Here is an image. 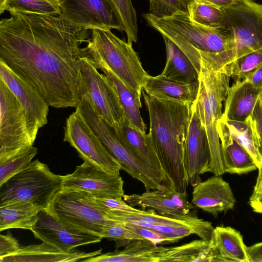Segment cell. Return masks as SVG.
<instances>
[{
    "instance_id": "1",
    "label": "cell",
    "mask_w": 262,
    "mask_h": 262,
    "mask_svg": "<svg viewBox=\"0 0 262 262\" xmlns=\"http://www.w3.org/2000/svg\"><path fill=\"white\" fill-rule=\"evenodd\" d=\"M9 13L0 21V60L50 106L76 107L80 46L89 38L88 30L61 15Z\"/></svg>"
},
{
    "instance_id": "2",
    "label": "cell",
    "mask_w": 262,
    "mask_h": 262,
    "mask_svg": "<svg viewBox=\"0 0 262 262\" xmlns=\"http://www.w3.org/2000/svg\"><path fill=\"white\" fill-rule=\"evenodd\" d=\"M142 93L149 116L148 134L162 168L176 191L187 192L189 182L184 163V144L192 103L156 98L143 91Z\"/></svg>"
},
{
    "instance_id": "3",
    "label": "cell",
    "mask_w": 262,
    "mask_h": 262,
    "mask_svg": "<svg viewBox=\"0 0 262 262\" xmlns=\"http://www.w3.org/2000/svg\"><path fill=\"white\" fill-rule=\"evenodd\" d=\"M143 16L148 24L173 42L187 55L200 74L199 52L219 54L230 63L234 58L233 39L219 29L206 27L192 20L188 12L179 11L158 17L149 13Z\"/></svg>"
},
{
    "instance_id": "4",
    "label": "cell",
    "mask_w": 262,
    "mask_h": 262,
    "mask_svg": "<svg viewBox=\"0 0 262 262\" xmlns=\"http://www.w3.org/2000/svg\"><path fill=\"white\" fill-rule=\"evenodd\" d=\"M199 91L196 102L200 117L208 140L211 172L216 176L225 173L217 124L223 115V102L229 89L231 76L227 65L221 68L201 62Z\"/></svg>"
},
{
    "instance_id": "5",
    "label": "cell",
    "mask_w": 262,
    "mask_h": 262,
    "mask_svg": "<svg viewBox=\"0 0 262 262\" xmlns=\"http://www.w3.org/2000/svg\"><path fill=\"white\" fill-rule=\"evenodd\" d=\"M75 108L121 165L122 170L141 182L146 190H174L170 179L148 167L133 154L116 134L113 127L98 115L86 93L80 95Z\"/></svg>"
},
{
    "instance_id": "6",
    "label": "cell",
    "mask_w": 262,
    "mask_h": 262,
    "mask_svg": "<svg viewBox=\"0 0 262 262\" xmlns=\"http://www.w3.org/2000/svg\"><path fill=\"white\" fill-rule=\"evenodd\" d=\"M82 56L100 60L129 88L141 95L148 74L132 45L121 39L110 30H92Z\"/></svg>"
},
{
    "instance_id": "7",
    "label": "cell",
    "mask_w": 262,
    "mask_h": 262,
    "mask_svg": "<svg viewBox=\"0 0 262 262\" xmlns=\"http://www.w3.org/2000/svg\"><path fill=\"white\" fill-rule=\"evenodd\" d=\"M61 185V176L52 172L38 159L32 161L27 168L0 186V206L31 203L47 210Z\"/></svg>"
},
{
    "instance_id": "8",
    "label": "cell",
    "mask_w": 262,
    "mask_h": 262,
    "mask_svg": "<svg viewBox=\"0 0 262 262\" xmlns=\"http://www.w3.org/2000/svg\"><path fill=\"white\" fill-rule=\"evenodd\" d=\"M0 164L33 146L24 108L0 78Z\"/></svg>"
},
{
    "instance_id": "9",
    "label": "cell",
    "mask_w": 262,
    "mask_h": 262,
    "mask_svg": "<svg viewBox=\"0 0 262 262\" xmlns=\"http://www.w3.org/2000/svg\"><path fill=\"white\" fill-rule=\"evenodd\" d=\"M223 27L235 43L234 60L262 48V5L252 0L222 8Z\"/></svg>"
},
{
    "instance_id": "10",
    "label": "cell",
    "mask_w": 262,
    "mask_h": 262,
    "mask_svg": "<svg viewBox=\"0 0 262 262\" xmlns=\"http://www.w3.org/2000/svg\"><path fill=\"white\" fill-rule=\"evenodd\" d=\"M63 141L74 147L84 162L110 174H120L121 165L76 109L67 119Z\"/></svg>"
},
{
    "instance_id": "11",
    "label": "cell",
    "mask_w": 262,
    "mask_h": 262,
    "mask_svg": "<svg viewBox=\"0 0 262 262\" xmlns=\"http://www.w3.org/2000/svg\"><path fill=\"white\" fill-rule=\"evenodd\" d=\"M47 210L68 227L102 238L103 227L111 220L79 192L60 190Z\"/></svg>"
},
{
    "instance_id": "12",
    "label": "cell",
    "mask_w": 262,
    "mask_h": 262,
    "mask_svg": "<svg viewBox=\"0 0 262 262\" xmlns=\"http://www.w3.org/2000/svg\"><path fill=\"white\" fill-rule=\"evenodd\" d=\"M79 93H85L98 115L112 127H115L126 118L116 92L105 74L86 58L79 62Z\"/></svg>"
},
{
    "instance_id": "13",
    "label": "cell",
    "mask_w": 262,
    "mask_h": 262,
    "mask_svg": "<svg viewBox=\"0 0 262 262\" xmlns=\"http://www.w3.org/2000/svg\"><path fill=\"white\" fill-rule=\"evenodd\" d=\"M60 15L70 23L87 30L123 31L110 0H64Z\"/></svg>"
},
{
    "instance_id": "14",
    "label": "cell",
    "mask_w": 262,
    "mask_h": 262,
    "mask_svg": "<svg viewBox=\"0 0 262 262\" xmlns=\"http://www.w3.org/2000/svg\"><path fill=\"white\" fill-rule=\"evenodd\" d=\"M61 191L81 192L102 198H123L124 181L119 175H112L85 162L76 167L70 174L61 176Z\"/></svg>"
},
{
    "instance_id": "15",
    "label": "cell",
    "mask_w": 262,
    "mask_h": 262,
    "mask_svg": "<svg viewBox=\"0 0 262 262\" xmlns=\"http://www.w3.org/2000/svg\"><path fill=\"white\" fill-rule=\"evenodd\" d=\"M0 78L22 104L30 137L35 142L39 128L48 123L50 106L39 93L0 60Z\"/></svg>"
},
{
    "instance_id": "16",
    "label": "cell",
    "mask_w": 262,
    "mask_h": 262,
    "mask_svg": "<svg viewBox=\"0 0 262 262\" xmlns=\"http://www.w3.org/2000/svg\"><path fill=\"white\" fill-rule=\"evenodd\" d=\"M191 116L184 144V163L189 184L194 187L200 176L211 172L210 150L205 129L199 113L196 100L192 103Z\"/></svg>"
},
{
    "instance_id": "17",
    "label": "cell",
    "mask_w": 262,
    "mask_h": 262,
    "mask_svg": "<svg viewBox=\"0 0 262 262\" xmlns=\"http://www.w3.org/2000/svg\"><path fill=\"white\" fill-rule=\"evenodd\" d=\"M31 231L36 238L42 242L66 251L77 247L99 243L102 239L99 236L68 227L47 209L39 211L38 220Z\"/></svg>"
},
{
    "instance_id": "18",
    "label": "cell",
    "mask_w": 262,
    "mask_h": 262,
    "mask_svg": "<svg viewBox=\"0 0 262 262\" xmlns=\"http://www.w3.org/2000/svg\"><path fill=\"white\" fill-rule=\"evenodd\" d=\"M123 199L132 207L152 209L165 216L180 219L198 217L197 207L189 202L187 192L149 190L141 194H124Z\"/></svg>"
},
{
    "instance_id": "19",
    "label": "cell",
    "mask_w": 262,
    "mask_h": 262,
    "mask_svg": "<svg viewBox=\"0 0 262 262\" xmlns=\"http://www.w3.org/2000/svg\"><path fill=\"white\" fill-rule=\"evenodd\" d=\"M192 196L194 205L214 215L232 209L235 203L229 184L221 176L214 175L194 186Z\"/></svg>"
},
{
    "instance_id": "20",
    "label": "cell",
    "mask_w": 262,
    "mask_h": 262,
    "mask_svg": "<svg viewBox=\"0 0 262 262\" xmlns=\"http://www.w3.org/2000/svg\"><path fill=\"white\" fill-rule=\"evenodd\" d=\"M113 128L119 138L137 158L148 167L170 179L162 168L149 134L141 131L127 118Z\"/></svg>"
},
{
    "instance_id": "21",
    "label": "cell",
    "mask_w": 262,
    "mask_h": 262,
    "mask_svg": "<svg viewBox=\"0 0 262 262\" xmlns=\"http://www.w3.org/2000/svg\"><path fill=\"white\" fill-rule=\"evenodd\" d=\"M102 253V249L85 252L73 249L66 251L47 243L21 246L15 254L0 262H71L81 261Z\"/></svg>"
},
{
    "instance_id": "22",
    "label": "cell",
    "mask_w": 262,
    "mask_h": 262,
    "mask_svg": "<svg viewBox=\"0 0 262 262\" xmlns=\"http://www.w3.org/2000/svg\"><path fill=\"white\" fill-rule=\"evenodd\" d=\"M261 95L262 89L256 88L248 80L235 81L229 89L221 119L245 121L251 115Z\"/></svg>"
},
{
    "instance_id": "23",
    "label": "cell",
    "mask_w": 262,
    "mask_h": 262,
    "mask_svg": "<svg viewBox=\"0 0 262 262\" xmlns=\"http://www.w3.org/2000/svg\"><path fill=\"white\" fill-rule=\"evenodd\" d=\"M217 130L220 142L234 140L251 155L258 169L262 167V157L258 150V134L251 116L244 121L221 118L217 122Z\"/></svg>"
},
{
    "instance_id": "24",
    "label": "cell",
    "mask_w": 262,
    "mask_h": 262,
    "mask_svg": "<svg viewBox=\"0 0 262 262\" xmlns=\"http://www.w3.org/2000/svg\"><path fill=\"white\" fill-rule=\"evenodd\" d=\"M199 80L188 84L168 79L160 74L148 75L143 91L151 96L181 102L193 103L199 91Z\"/></svg>"
},
{
    "instance_id": "25",
    "label": "cell",
    "mask_w": 262,
    "mask_h": 262,
    "mask_svg": "<svg viewBox=\"0 0 262 262\" xmlns=\"http://www.w3.org/2000/svg\"><path fill=\"white\" fill-rule=\"evenodd\" d=\"M88 60L97 69L102 71L113 84L127 119L134 126L146 133L147 127L140 111L142 107L141 95L129 88L102 61L97 59Z\"/></svg>"
},
{
    "instance_id": "26",
    "label": "cell",
    "mask_w": 262,
    "mask_h": 262,
    "mask_svg": "<svg viewBox=\"0 0 262 262\" xmlns=\"http://www.w3.org/2000/svg\"><path fill=\"white\" fill-rule=\"evenodd\" d=\"M164 261L213 262L219 261V258L210 240L201 238L180 246H162L158 262Z\"/></svg>"
},
{
    "instance_id": "27",
    "label": "cell",
    "mask_w": 262,
    "mask_h": 262,
    "mask_svg": "<svg viewBox=\"0 0 262 262\" xmlns=\"http://www.w3.org/2000/svg\"><path fill=\"white\" fill-rule=\"evenodd\" d=\"M121 250L88 258L84 262H158V253L162 246L148 239L130 241Z\"/></svg>"
},
{
    "instance_id": "28",
    "label": "cell",
    "mask_w": 262,
    "mask_h": 262,
    "mask_svg": "<svg viewBox=\"0 0 262 262\" xmlns=\"http://www.w3.org/2000/svg\"><path fill=\"white\" fill-rule=\"evenodd\" d=\"M210 241L220 262H248L247 247L236 230L230 227L214 228Z\"/></svg>"
},
{
    "instance_id": "29",
    "label": "cell",
    "mask_w": 262,
    "mask_h": 262,
    "mask_svg": "<svg viewBox=\"0 0 262 262\" xmlns=\"http://www.w3.org/2000/svg\"><path fill=\"white\" fill-rule=\"evenodd\" d=\"M166 50V62L160 74L168 79L185 83L199 80L200 74L191 60L173 42L163 36Z\"/></svg>"
},
{
    "instance_id": "30",
    "label": "cell",
    "mask_w": 262,
    "mask_h": 262,
    "mask_svg": "<svg viewBox=\"0 0 262 262\" xmlns=\"http://www.w3.org/2000/svg\"><path fill=\"white\" fill-rule=\"evenodd\" d=\"M41 209L31 203L0 206V231L16 228L32 230Z\"/></svg>"
},
{
    "instance_id": "31",
    "label": "cell",
    "mask_w": 262,
    "mask_h": 262,
    "mask_svg": "<svg viewBox=\"0 0 262 262\" xmlns=\"http://www.w3.org/2000/svg\"><path fill=\"white\" fill-rule=\"evenodd\" d=\"M221 145L225 172L242 174L257 168L251 155L234 140L221 142Z\"/></svg>"
},
{
    "instance_id": "32",
    "label": "cell",
    "mask_w": 262,
    "mask_h": 262,
    "mask_svg": "<svg viewBox=\"0 0 262 262\" xmlns=\"http://www.w3.org/2000/svg\"><path fill=\"white\" fill-rule=\"evenodd\" d=\"M190 19L202 25L216 29L223 27L222 9L204 0H191L188 5Z\"/></svg>"
},
{
    "instance_id": "33",
    "label": "cell",
    "mask_w": 262,
    "mask_h": 262,
    "mask_svg": "<svg viewBox=\"0 0 262 262\" xmlns=\"http://www.w3.org/2000/svg\"><path fill=\"white\" fill-rule=\"evenodd\" d=\"M11 12L60 15V10L46 0H0V12Z\"/></svg>"
},
{
    "instance_id": "34",
    "label": "cell",
    "mask_w": 262,
    "mask_h": 262,
    "mask_svg": "<svg viewBox=\"0 0 262 262\" xmlns=\"http://www.w3.org/2000/svg\"><path fill=\"white\" fill-rule=\"evenodd\" d=\"M113 5L127 36L128 44L138 41V25L136 11L131 0H110Z\"/></svg>"
},
{
    "instance_id": "35",
    "label": "cell",
    "mask_w": 262,
    "mask_h": 262,
    "mask_svg": "<svg viewBox=\"0 0 262 262\" xmlns=\"http://www.w3.org/2000/svg\"><path fill=\"white\" fill-rule=\"evenodd\" d=\"M262 64V48L246 54L227 64L228 72L235 81L241 80Z\"/></svg>"
},
{
    "instance_id": "36",
    "label": "cell",
    "mask_w": 262,
    "mask_h": 262,
    "mask_svg": "<svg viewBox=\"0 0 262 262\" xmlns=\"http://www.w3.org/2000/svg\"><path fill=\"white\" fill-rule=\"evenodd\" d=\"M37 153V148L32 146L11 160L0 164V186L13 176L27 168Z\"/></svg>"
},
{
    "instance_id": "37",
    "label": "cell",
    "mask_w": 262,
    "mask_h": 262,
    "mask_svg": "<svg viewBox=\"0 0 262 262\" xmlns=\"http://www.w3.org/2000/svg\"><path fill=\"white\" fill-rule=\"evenodd\" d=\"M79 192L82 193L92 204L104 212L107 217L108 214L118 211L138 212L142 210L129 205L123 198L97 197L84 192Z\"/></svg>"
},
{
    "instance_id": "38",
    "label": "cell",
    "mask_w": 262,
    "mask_h": 262,
    "mask_svg": "<svg viewBox=\"0 0 262 262\" xmlns=\"http://www.w3.org/2000/svg\"><path fill=\"white\" fill-rule=\"evenodd\" d=\"M191 0H149V13L158 17L171 16L179 11L188 12Z\"/></svg>"
},
{
    "instance_id": "39",
    "label": "cell",
    "mask_w": 262,
    "mask_h": 262,
    "mask_svg": "<svg viewBox=\"0 0 262 262\" xmlns=\"http://www.w3.org/2000/svg\"><path fill=\"white\" fill-rule=\"evenodd\" d=\"M102 237L115 242L145 239L139 234L132 231L123 222L110 220L103 226Z\"/></svg>"
},
{
    "instance_id": "40",
    "label": "cell",
    "mask_w": 262,
    "mask_h": 262,
    "mask_svg": "<svg viewBox=\"0 0 262 262\" xmlns=\"http://www.w3.org/2000/svg\"><path fill=\"white\" fill-rule=\"evenodd\" d=\"M123 223L126 227L140 235L144 239L149 240L157 245L173 243L179 241L177 239L165 236L151 228L133 223Z\"/></svg>"
},
{
    "instance_id": "41",
    "label": "cell",
    "mask_w": 262,
    "mask_h": 262,
    "mask_svg": "<svg viewBox=\"0 0 262 262\" xmlns=\"http://www.w3.org/2000/svg\"><path fill=\"white\" fill-rule=\"evenodd\" d=\"M21 246L18 241L10 232L0 235V260L12 256L20 250Z\"/></svg>"
},
{
    "instance_id": "42",
    "label": "cell",
    "mask_w": 262,
    "mask_h": 262,
    "mask_svg": "<svg viewBox=\"0 0 262 262\" xmlns=\"http://www.w3.org/2000/svg\"><path fill=\"white\" fill-rule=\"evenodd\" d=\"M256 126L259 142V152L262 157V95L257 100L251 115Z\"/></svg>"
},
{
    "instance_id": "43",
    "label": "cell",
    "mask_w": 262,
    "mask_h": 262,
    "mask_svg": "<svg viewBox=\"0 0 262 262\" xmlns=\"http://www.w3.org/2000/svg\"><path fill=\"white\" fill-rule=\"evenodd\" d=\"M248 262H262V242L247 247Z\"/></svg>"
},
{
    "instance_id": "44",
    "label": "cell",
    "mask_w": 262,
    "mask_h": 262,
    "mask_svg": "<svg viewBox=\"0 0 262 262\" xmlns=\"http://www.w3.org/2000/svg\"><path fill=\"white\" fill-rule=\"evenodd\" d=\"M244 79L248 80L256 88L262 89V64L248 74Z\"/></svg>"
},
{
    "instance_id": "45",
    "label": "cell",
    "mask_w": 262,
    "mask_h": 262,
    "mask_svg": "<svg viewBox=\"0 0 262 262\" xmlns=\"http://www.w3.org/2000/svg\"><path fill=\"white\" fill-rule=\"evenodd\" d=\"M261 195H262V167L258 169L256 184L250 201L254 200Z\"/></svg>"
},
{
    "instance_id": "46",
    "label": "cell",
    "mask_w": 262,
    "mask_h": 262,
    "mask_svg": "<svg viewBox=\"0 0 262 262\" xmlns=\"http://www.w3.org/2000/svg\"><path fill=\"white\" fill-rule=\"evenodd\" d=\"M220 8H224L238 3L241 0H204Z\"/></svg>"
},
{
    "instance_id": "47",
    "label": "cell",
    "mask_w": 262,
    "mask_h": 262,
    "mask_svg": "<svg viewBox=\"0 0 262 262\" xmlns=\"http://www.w3.org/2000/svg\"><path fill=\"white\" fill-rule=\"evenodd\" d=\"M53 6L60 9V7L63 3L64 0H46Z\"/></svg>"
},
{
    "instance_id": "48",
    "label": "cell",
    "mask_w": 262,
    "mask_h": 262,
    "mask_svg": "<svg viewBox=\"0 0 262 262\" xmlns=\"http://www.w3.org/2000/svg\"><path fill=\"white\" fill-rule=\"evenodd\" d=\"M249 204L256 205L262 206V195L259 196L254 200L249 201Z\"/></svg>"
},
{
    "instance_id": "49",
    "label": "cell",
    "mask_w": 262,
    "mask_h": 262,
    "mask_svg": "<svg viewBox=\"0 0 262 262\" xmlns=\"http://www.w3.org/2000/svg\"><path fill=\"white\" fill-rule=\"evenodd\" d=\"M254 211L262 214V206L256 205H251Z\"/></svg>"
}]
</instances>
